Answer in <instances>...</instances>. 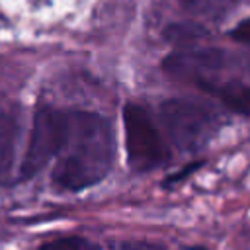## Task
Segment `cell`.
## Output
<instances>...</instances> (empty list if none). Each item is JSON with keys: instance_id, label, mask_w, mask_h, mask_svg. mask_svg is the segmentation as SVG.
I'll list each match as a JSON object with an SVG mask.
<instances>
[{"instance_id": "obj_1", "label": "cell", "mask_w": 250, "mask_h": 250, "mask_svg": "<svg viewBox=\"0 0 250 250\" xmlns=\"http://www.w3.org/2000/svg\"><path fill=\"white\" fill-rule=\"evenodd\" d=\"M115 156L111 123L92 111H70L68 135L53 168V184L78 191L102 182Z\"/></svg>"}, {"instance_id": "obj_2", "label": "cell", "mask_w": 250, "mask_h": 250, "mask_svg": "<svg viewBox=\"0 0 250 250\" xmlns=\"http://www.w3.org/2000/svg\"><path fill=\"white\" fill-rule=\"evenodd\" d=\"M68 123H70V111L43 107L35 113L27 150L20 168V176L23 180L39 174L53 156L61 154L68 135Z\"/></svg>"}, {"instance_id": "obj_3", "label": "cell", "mask_w": 250, "mask_h": 250, "mask_svg": "<svg viewBox=\"0 0 250 250\" xmlns=\"http://www.w3.org/2000/svg\"><path fill=\"white\" fill-rule=\"evenodd\" d=\"M160 119L168 137L182 150L199 148L211 137L217 123L215 115L203 104L186 98H172L162 102Z\"/></svg>"}, {"instance_id": "obj_4", "label": "cell", "mask_w": 250, "mask_h": 250, "mask_svg": "<svg viewBox=\"0 0 250 250\" xmlns=\"http://www.w3.org/2000/svg\"><path fill=\"white\" fill-rule=\"evenodd\" d=\"M125 150L133 170L148 172L168 160V148L145 107L127 104L123 109Z\"/></svg>"}, {"instance_id": "obj_5", "label": "cell", "mask_w": 250, "mask_h": 250, "mask_svg": "<svg viewBox=\"0 0 250 250\" xmlns=\"http://www.w3.org/2000/svg\"><path fill=\"white\" fill-rule=\"evenodd\" d=\"M225 66V53L217 47H199L170 53L162 61V70L174 78H191L203 82Z\"/></svg>"}, {"instance_id": "obj_6", "label": "cell", "mask_w": 250, "mask_h": 250, "mask_svg": "<svg viewBox=\"0 0 250 250\" xmlns=\"http://www.w3.org/2000/svg\"><path fill=\"white\" fill-rule=\"evenodd\" d=\"M199 86L221 100L225 107H229L234 113H240L244 117H250V86L246 84H213L211 80L199 82Z\"/></svg>"}, {"instance_id": "obj_7", "label": "cell", "mask_w": 250, "mask_h": 250, "mask_svg": "<svg viewBox=\"0 0 250 250\" xmlns=\"http://www.w3.org/2000/svg\"><path fill=\"white\" fill-rule=\"evenodd\" d=\"M18 123L12 115L0 113V182H6L14 168Z\"/></svg>"}, {"instance_id": "obj_8", "label": "cell", "mask_w": 250, "mask_h": 250, "mask_svg": "<svg viewBox=\"0 0 250 250\" xmlns=\"http://www.w3.org/2000/svg\"><path fill=\"white\" fill-rule=\"evenodd\" d=\"M180 4L186 12L193 16L217 21L236 6V0H180Z\"/></svg>"}, {"instance_id": "obj_9", "label": "cell", "mask_w": 250, "mask_h": 250, "mask_svg": "<svg viewBox=\"0 0 250 250\" xmlns=\"http://www.w3.org/2000/svg\"><path fill=\"white\" fill-rule=\"evenodd\" d=\"M207 35V29L199 23H193V21H180V23H172L164 29V37L166 41L174 43V45H180V47H186V45H191L199 39H203Z\"/></svg>"}, {"instance_id": "obj_10", "label": "cell", "mask_w": 250, "mask_h": 250, "mask_svg": "<svg viewBox=\"0 0 250 250\" xmlns=\"http://www.w3.org/2000/svg\"><path fill=\"white\" fill-rule=\"evenodd\" d=\"M39 250H100V246L90 242L84 236H62V238L41 244Z\"/></svg>"}, {"instance_id": "obj_11", "label": "cell", "mask_w": 250, "mask_h": 250, "mask_svg": "<svg viewBox=\"0 0 250 250\" xmlns=\"http://www.w3.org/2000/svg\"><path fill=\"white\" fill-rule=\"evenodd\" d=\"M119 248L121 250H166L164 244L152 242V240H127L119 244Z\"/></svg>"}, {"instance_id": "obj_12", "label": "cell", "mask_w": 250, "mask_h": 250, "mask_svg": "<svg viewBox=\"0 0 250 250\" xmlns=\"http://www.w3.org/2000/svg\"><path fill=\"white\" fill-rule=\"evenodd\" d=\"M230 37L236 43H250V18L242 20L240 23H236L234 29L230 31Z\"/></svg>"}, {"instance_id": "obj_13", "label": "cell", "mask_w": 250, "mask_h": 250, "mask_svg": "<svg viewBox=\"0 0 250 250\" xmlns=\"http://www.w3.org/2000/svg\"><path fill=\"white\" fill-rule=\"evenodd\" d=\"M201 166V162H193V164H189V166H186V168H182L178 174H174V176H170L168 180H166V186L168 184H176V182H180V180H184L186 176H189L193 170H197Z\"/></svg>"}]
</instances>
